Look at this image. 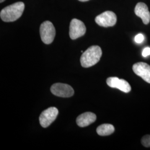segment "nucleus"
Returning <instances> with one entry per match:
<instances>
[{
  "mask_svg": "<svg viewBox=\"0 0 150 150\" xmlns=\"http://www.w3.org/2000/svg\"><path fill=\"white\" fill-rule=\"evenodd\" d=\"M80 1H82V2H85V1H89V0H79Z\"/></svg>",
  "mask_w": 150,
  "mask_h": 150,
  "instance_id": "dca6fc26",
  "label": "nucleus"
},
{
  "mask_svg": "<svg viewBox=\"0 0 150 150\" xmlns=\"http://www.w3.org/2000/svg\"><path fill=\"white\" fill-rule=\"evenodd\" d=\"M144 40V36L142 34L139 33L138 35H137L135 38H134V41L136 43H141L143 42V41Z\"/></svg>",
  "mask_w": 150,
  "mask_h": 150,
  "instance_id": "4468645a",
  "label": "nucleus"
},
{
  "mask_svg": "<svg viewBox=\"0 0 150 150\" xmlns=\"http://www.w3.org/2000/svg\"><path fill=\"white\" fill-rule=\"evenodd\" d=\"M102 56V50L98 46H92L82 53L80 62L83 67L88 68L96 64Z\"/></svg>",
  "mask_w": 150,
  "mask_h": 150,
  "instance_id": "f03ea898",
  "label": "nucleus"
},
{
  "mask_svg": "<svg viewBox=\"0 0 150 150\" xmlns=\"http://www.w3.org/2000/svg\"><path fill=\"white\" fill-rule=\"evenodd\" d=\"M25 10V4L18 2L8 6L1 11V18L4 21L9 22L18 20L22 16Z\"/></svg>",
  "mask_w": 150,
  "mask_h": 150,
  "instance_id": "f257e3e1",
  "label": "nucleus"
},
{
  "mask_svg": "<svg viewBox=\"0 0 150 150\" xmlns=\"http://www.w3.org/2000/svg\"><path fill=\"white\" fill-rule=\"evenodd\" d=\"M5 1V0H0V2L2 3V2H3Z\"/></svg>",
  "mask_w": 150,
  "mask_h": 150,
  "instance_id": "f3484780",
  "label": "nucleus"
},
{
  "mask_svg": "<svg viewBox=\"0 0 150 150\" xmlns=\"http://www.w3.org/2000/svg\"><path fill=\"white\" fill-rule=\"evenodd\" d=\"M141 143L146 147H150V134L144 136L142 139Z\"/></svg>",
  "mask_w": 150,
  "mask_h": 150,
  "instance_id": "ddd939ff",
  "label": "nucleus"
},
{
  "mask_svg": "<svg viewBox=\"0 0 150 150\" xmlns=\"http://www.w3.org/2000/svg\"><path fill=\"white\" fill-rule=\"evenodd\" d=\"M95 21L100 26L112 27L116 23L117 16L112 11H105L97 16Z\"/></svg>",
  "mask_w": 150,
  "mask_h": 150,
  "instance_id": "39448f33",
  "label": "nucleus"
},
{
  "mask_svg": "<svg viewBox=\"0 0 150 150\" xmlns=\"http://www.w3.org/2000/svg\"><path fill=\"white\" fill-rule=\"evenodd\" d=\"M96 116L95 113L87 112L83 113L77 117L76 123L81 127H85L93 123L96 120Z\"/></svg>",
  "mask_w": 150,
  "mask_h": 150,
  "instance_id": "9b49d317",
  "label": "nucleus"
},
{
  "mask_svg": "<svg viewBox=\"0 0 150 150\" xmlns=\"http://www.w3.org/2000/svg\"><path fill=\"white\" fill-rule=\"evenodd\" d=\"M51 91L54 95L61 97H70L74 94V90L71 86L62 83L54 84L51 87Z\"/></svg>",
  "mask_w": 150,
  "mask_h": 150,
  "instance_id": "0eeeda50",
  "label": "nucleus"
},
{
  "mask_svg": "<svg viewBox=\"0 0 150 150\" xmlns=\"http://www.w3.org/2000/svg\"><path fill=\"white\" fill-rule=\"evenodd\" d=\"M86 31V28L83 22L74 18L70 25V37L72 40H76L83 36Z\"/></svg>",
  "mask_w": 150,
  "mask_h": 150,
  "instance_id": "423d86ee",
  "label": "nucleus"
},
{
  "mask_svg": "<svg viewBox=\"0 0 150 150\" xmlns=\"http://www.w3.org/2000/svg\"><path fill=\"white\" fill-rule=\"evenodd\" d=\"M106 83L110 87L117 88L125 93H128L131 90V86L127 81L123 79H120L116 77L108 78Z\"/></svg>",
  "mask_w": 150,
  "mask_h": 150,
  "instance_id": "1a4fd4ad",
  "label": "nucleus"
},
{
  "mask_svg": "<svg viewBox=\"0 0 150 150\" xmlns=\"http://www.w3.org/2000/svg\"><path fill=\"white\" fill-rule=\"evenodd\" d=\"M40 33L42 42L48 45L53 42L56 35V30L52 23L47 21L43 22L41 25Z\"/></svg>",
  "mask_w": 150,
  "mask_h": 150,
  "instance_id": "7ed1b4c3",
  "label": "nucleus"
},
{
  "mask_svg": "<svg viewBox=\"0 0 150 150\" xmlns=\"http://www.w3.org/2000/svg\"><path fill=\"white\" fill-rule=\"evenodd\" d=\"M96 131L97 133L100 136H108L114 132L115 127L111 124H103L100 125L97 128Z\"/></svg>",
  "mask_w": 150,
  "mask_h": 150,
  "instance_id": "f8f14e48",
  "label": "nucleus"
},
{
  "mask_svg": "<svg viewBox=\"0 0 150 150\" xmlns=\"http://www.w3.org/2000/svg\"><path fill=\"white\" fill-rule=\"evenodd\" d=\"M136 16L140 17L144 23L147 25L150 21V12L147 6L143 2L138 3L134 8Z\"/></svg>",
  "mask_w": 150,
  "mask_h": 150,
  "instance_id": "9d476101",
  "label": "nucleus"
},
{
  "mask_svg": "<svg viewBox=\"0 0 150 150\" xmlns=\"http://www.w3.org/2000/svg\"><path fill=\"white\" fill-rule=\"evenodd\" d=\"M59 111L56 107H49L43 111L39 117L41 126L44 128L48 127L56 120Z\"/></svg>",
  "mask_w": 150,
  "mask_h": 150,
  "instance_id": "20e7f679",
  "label": "nucleus"
},
{
  "mask_svg": "<svg viewBox=\"0 0 150 150\" xmlns=\"http://www.w3.org/2000/svg\"><path fill=\"white\" fill-rule=\"evenodd\" d=\"M142 56L144 57H147L148 56H149L150 54V47H146L144 49L143 51H142Z\"/></svg>",
  "mask_w": 150,
  "mask_h": 150,
  "instance_id": "2eb2a0df",
  "label": "nucleus"
},
{
  "mask_svg": "<svg viewBox=\"0 0 150 150\" xmlns=\"http://www.w3.org/2000/svg\"><path fill=\"white\" fill-rule=\"evenodd\" d=\"M132 70L135 74L150 83V66L145 62H137L133 65Z\"/></svg>",
  "mask_w": 150,
  "mask_h": 150,
  "instance_id": "6e6552de",
  "label": "nucleus"
}]
</instances>
